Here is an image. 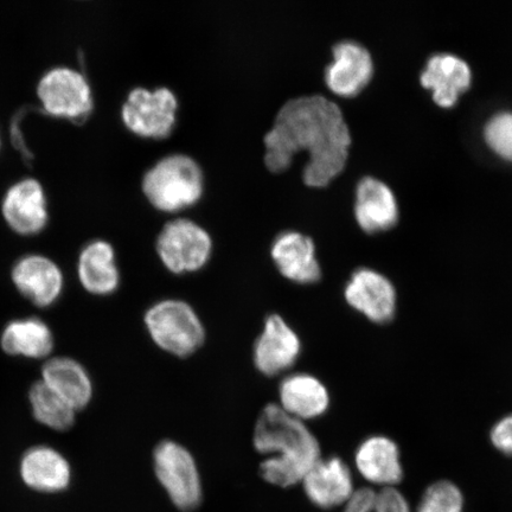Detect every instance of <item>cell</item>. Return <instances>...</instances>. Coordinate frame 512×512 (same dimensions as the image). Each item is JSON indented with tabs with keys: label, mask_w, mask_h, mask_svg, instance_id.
Masks as SVG:
<instances>
[{
	"label": "cell",
	"mask_w": 512,
	"mask_h": 512,
	"mask_svg": "<svg viewBox=\"0 0 512 512\" xmlns=\"http://www.w3.org/2000/svg\"><path fill=\"white\" fill-rule=\"evenodd\" d=\"M264 162L280 174L300 152L307 153L303 181L310 188H325L348 163L351 132L335 101L323 94L299 95L281 105L264 137Z\"/></svg>",
	"instance_id": "cell-1"
},
{
	"label": "cell",
	"mask_w": 512,
	"mask_h": 512,
	"mask_svg": "<svg viewBox=\"0 0 512 512\" xmlns=\"http://www.w3.org/2000/svg\"><path fill=\"white\" fill-rule=\"evenodd\" d=\"M254 447L261 454H274L260 465V475L279 488L303 483L320 457L315 435L303 421L287 414L279 405L261 412L254 430Z\"/></svg>",
	"instance_id": "cell-2"
},
{
	"label": "cell",
	"mask_w": 512,
	"mask_h": 512,
	"mask_svg": "<svg viewBox=\"0 0 512 512\" xmlns=\"http://www.w3.org/2000/svg\"><path fill=\"white\" fill-rule=\"evenodd\" d=\"M142 187L153 207L164 213H178L201 200L204 174L195 158L187 153H172L146 171Z\"/></svg>",
	"instance_id": "cell-3"
},
{
	"label": "cell",
	"mask_w": 512,
	"mask_h": 512,
	"mask_svg": "<svg viewBox=\"0 0 512 512\" xmlns=\"http://www.w3.org/2000/svg\"><path fill=\"white\" fill-rule=\"evenodd\" d=\"M144 322L152 341L176 357L195 354L206 339L200 317L182 300L166 299L156 303L146 311Z\"/></svg>",
	"instance_id": "cell-4"
},
{
	"label": "cell",
	"mask_w": 512,
	"mask_h": 512,
	"mask_svg": "<svg viewBox=\"0 0 512 512\" xmlns=\"http://www.w3.org/2000/svg\"><path fill=\"white\" fill-rule=\"evenodd\" d=\"M157 254L171 273L202 270L213 253V239L207 229L187 217L166 222L156 242Z\"/></svg>",
	"instance_id": "cell-5"
},
{
	"label": "cell",
	"mask_w": 512,
	"mask_h": 512,
	"mask_svg": "<svg viewBox=\"0 0 512 512\" xmlns=\"http://www.w3.org/2000/svg\"><path fill=\"white\" fill-rule=\"evenodd\" d=\"M153 464L159 483L179 510L189 512L200 507V472L187 448L175 441H162L153 453Z\"/></svg>",
	"instance_id": "cell-6"
},
{
	"label": "cell",
	"mask_w": 512,
	"mask_h": 512,
	"mask_svg": "<svg viewBox=\"0 0 512 512\" xmlns=\"http://www.w3.org/2000/svg\"><path fill=\"white\" fill-rule=\"evenodd\" d=\"M178 105L176 94L168 87L153 91L137 87L128 94L121 118L128 130L139 137L164 139L174 131Z\"/></svg>",
	"instance_id": "cell-7"
},
{
	"label": "cell",
	"mask_w": 512,
	"mask_h": 512,
	"mask_svg": "<svg viewBox=\"0 0 512 512\" xmlns=\"http://www.w3.org/2000/svg\"><path fill=\"white\" fill-rule=\"evenodd\" d=\"M44 111L57 118L86 119L93 110L92 89L78 70L57 67L43 76L37 87Z\"/></svg>",
	"instance_id": "cell-8"
},
{
	"label": "cell",
	"mask_w": 512,
	"mask_h": 512,
	"mask_svg": "<svg viewBox=\"0 0 512 512\" xmlns=\"http://www.w3.org/2000/svg\"><path fill=\"white\" fill-rule=\"evenodd\" d=\"M344 298L352 309L375 324L392 322L398 310V292L392 281L367 267L351 274Z\"/></svg>",
	"instance_id": "cell-9"
},
{
	"label": "cell",
	"mask_w": 512,
	"mask_h": 512,
	"mask_svg": "<svg viewBox=\"0 0 512 512\" xmlns=\"http://www.w3.org/2000/svg\"><path fill=\"white\" fill-rule=\"evenodd\" d=\"M332 60L324 69V82L331 93L352 98L368 86L374 74L370 51L360 42L343 40L331 49Z\"/></svg>",
	"instance_id": "cell-10"
},
{
	"label": "cell",
	"mask_w": 512,
	"mask_h": 512,
	"mask_svg": "<svg viewBox=\"0 0 512 512\" xmlns=\"http://www.w3.org/2000/svg\"><path fill=\"white\" fill-rule=\"evenodd\" d=\"M302 352V342L286 320L279 315L267 317L264 330L253 351L256 369L268 377L290 370Z\"/></svg>",
	"instance_id": "cell-11"
},
{
	"label": "cell",
	"mask_w": 512,
	"mask_h": 512,
	"mask_svg": "<svg viewBox=\"0 0 512 512\" xmlns=\"http://www.w3.org/2000/svg\"><path fill=\"white\" fill-rule=\"evenodd\" d=\"M271 258L279 273L292 283L312 285L322 279L315 241L297 230H286L274 239Z\"/></svg>",
	"instance_id": "cell-12"
},
{
	"label": "cell",
	"mask_w": 512,
	"mask_h": 512,
	"mask_svg": "<svg viewBox=\"0 0 512 512\" xmlns=\"http://www.w3.org/2000/svg\"><path fill=\"white\" fill-rule=\"evenodd\" d=\"M11 278L17 291L37 307L54 305L62 296L63 273L47 256L27 255L19 259Z\"/></svg>",
	"instance_id": "cell-13"
},
{
	"label": "cell",
	"mask_w": 512,
	"mask_h": 512,
	"mask_svg": "<svg viewBox=\"0 0 512 512\" xmlns=\"http://www.w3.org/2000/svg\"><path fill=\"white\" fill-rule=\"evenodd\" d=\"M4 220L17 234L35 235L48 223L47 198L34 178L12 185L2 204Z\"/></svg>",
	"instance_id": "cell-14"
},
{
	"label": "cell",
	"mask_w": 512,
	"mask_h": 512,
	"mask_svg": "<svg viewBox=\"0 0 512 512\" xmlns=\"http://www.w3.org/2000/svg\"><path fill=\"white\" fill-rule=\"evenodd\" d=\"M307 498L320 509L341 507L356 491L349 466L341 458H320L303 480Z\"/></svg>",
	"instance_id": "cell-15"
},
{
	"label": "cell",
	"mask_w": 512,
	"mask_h": 512,
	"mask_svg": "<svg viewBox=\"0 0 512 512\" xmlns=\"http://www.w3.org/2000/svg\"><path fill=\"white\" fill-rule=\"evenodd\" d=\"M354 213L358 226L368 234L384 232L399 220L394 192L373 176L363 177L357 183Z\"/></svg>",
	"instance_id": "cell-16"
},
{
	"label": "cell",
	"mask_w": 512,
	"mask_h": 512,
	"mask_svg": "<svg viewBox=\"0 0 512 512\" xmlns=\"http://www.w3.org/2000/svg\"><path fill=\"white\" fill-rule=\"evenodd\" d=\"M355 465L367 482L382 489L395 488L405 476L398 444L384 435H373L362 441L355 453Z\"/></svg>",
	"instance_id": "cell-17"
},
{
	"label": "cell",
	"mask_w": 512,
	"mask_h": 512,
	"mask_svg": "<svg viewBox=\"0 0 512 512\" xmlns=\"http://www.w3.org/2000/svg\"><path fill=\"white\" fill-rule=\"evenodd\" d=\"M19 473L30 489L56 494L66 490L72 480V467L54 447L38 445L23 454Z\"/></svg>",
	"instance_id": "cell-18"
},
{
	"label": "cell",
	"mask_w": 512,
	"mask_h": 512,
	"mask_svg": "<svg viewBox=\"0 0 512 512\" xmlns=\"http://www.w3.org/2000/svg\"><path fill=\"white\" fill-rule=\"evenodd\" d=\"M280 407L300 421L317 419L328 411L330 394L322 381L310 374H292L279 387Z\"/></svg>",
	"instance_id": "cell-19"
},
{
	"label": "cell",
	"mask_w": 512,
	"mask_h": 512,
	"mask_svg": "<svg viewBox=\"0 0 512 512\" xmlns=\"http://www.w3.org/2000/svg\"><path fill=\"white\" fill-rule=\"evenodd\" d=\"M76 412L91 403L94 387L91 376L82 364L69 357H55L44 363L42 380Z\"/></svg>",
	"instance_id": "cell-20"
},
{
	"label": "cell",
	"mask_w": 512,
	"mask_h": 512,
	"mask_svg": "<svg viewBox=\"0 0 512 512\" xmlns=\"http://www.w3.org/2000/svg\"><path fill=\"white\" fill-rule=\"evenodd\" d=\"M471 69L459 56L433 55L421 74V83L433 91L434 101L443 107L456 104L460 93L469 88Z\"/></svg>",
	"instance_id": "cell-21"
},
{
	"label": "cell",
	"mask_w": 512,
	"mask_h": 512,
	"mask_svg": "<svg viewBox=\"0 0 512 512\" xmlns=\"http://www.w3.org/2000/svg\"><path fill=\"white\" fill-rule=\"evenodd\" d=\"M79 280L93 296H111L120 285V273L111 243L98 240L89 243L79 256Z\"/></svg>",
	"instance_id": "cell-22"
},
{
	"label": "cell",
	"mask_w": 512,
	"mask_h": 512,
	"mask_svg": "<svg viewBox=\"0 0 512 512\" xmlns=\"http://www.w3.org/2000/svg\"><path fill=\"white\" fill-rule=\"evenodd\" d=\"M5 354L42 360L53 352L55 338L46 322L36 317L11 320L0 335Z\"/></svg>",
	"instance_id": "cell-23"
},
{
	"label": "cell",
	"mask_w": 512,
	"mask_h": 512,
	"mask_svg": "<svg viewBox=\"0 0 512 512\" xmlns=\"http://www.w3.org/2000/svg\"><path fill=\"white\" fill-rule=\"evenodd\" d=\"M29 402L34 418L50 430L64 432L75 424V409L42 381L32 384Z\"/></svg>",
	"instance_id": "cell-24"
},
{
	"label": "cell",
	"mask_w": 512,
	"mask_h": 512,
	"mask_svg": "<svg viewBox=\"0 0 512 512\" xmlns=\"http://www.w3.org/2000/svg\"><path fill=\"white\" fill-rule=\"evenodd\" d=\"M344 512H411L405 496L396 488L375 491L358 489L345 504Z\"/></svg>",
	"instance_id": "cell-25"
},
{
	"label": "cell",
	"mask_w": 512,
	"mask_h": 512,
	"mask_svg": "<svg viewBox=\"0 0 512 512\" xmlns=\"http://www.w3.org/2000/svg\"><path fill=\"white\" fill-rule=\"evenodd\" d=\"M462 490L450 480H439L428 486L416 512H463Z\"/></svg>",
	"instance_id": "cell-26"
},
{
	"label": "cell",
	"mask_w": 512,
	"mask_h": 512,
	"mask_svg": "<svg viewBox=\"0 0 512 512\" xmlns=\"http://www.w3.org/2000/svg\"><path fill=\"white\" fill-rule=\"evenodd\" d=\"M485 139L498 155L512 160V113L494 115L485 126Z\"/></svg>",
	"instance_id": "cell-27"
},
{
	"label": "cell",
	"mask_w": 512,
	"mask_h": 512,
	"mask_svg": "<svg viewBox=\"0 0 512 512\" xmlns=\"http://www.w3.org/2000/svg\"><path fill=\"white\" fill-rule=\"evenodd\" d=\"M490 440L497 451L512 457V414L503 416L492 426Z\"/></svg>",
	"instance_id": "cell-28"
}]
</instances>
